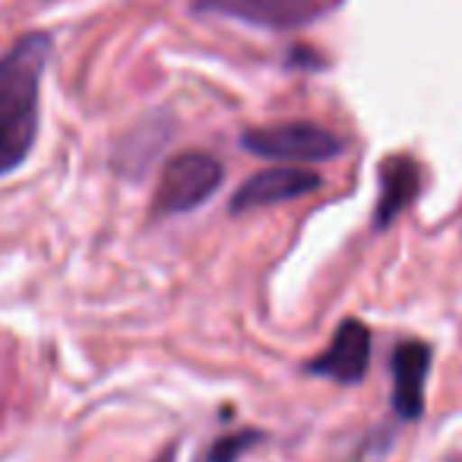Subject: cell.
Segmentation results:
<instances>
[{"label":"cell","mask_w":462,"mask_h":462,"mask_svg":"<svg viewBox=\"0 0 462 462\" xmlns=\"http://www.w3.org/2000/svg\"><path fill=\"white\" fill-rule=\"evenodd\" d=\"M418 187H421V174L409 155H390L380 165V197L377 212H374L377 228H390L409 209L411 199L418 197Z\"/></svg>","instance_id":"obj_8"},{"label":"cell","mask_w":462,"mask_h":462,"mask_svg":"<svg viewBox=\"0 0 462 462\" xmlns=\"http://www.w3.org/2000/svg\"><path fill=\"white\" fill-rule=\"evenodd\" d=\"M159 462H174V447H168L165 453L159 456Z\"/></svg>","instance_id":"obj_10"},{"label":"cell","mask_w":462,"mask_h":462,"mask_svg":"<svg viewBox=\"0 0 462 462\" xmlns=\"http://www.w3.org/2000/svg\"><path fill=\"white\" fill-rule=\"evenodd\" d=\"M251 155L273 162H329L342 155V140L314 121H285L270 127H254L241 136Z\"/></svg>","instance_id":"obj_3"},{"label":"cell","mask_w":462,"mask_h":462,"mask_svg":"<svg viewBox=\"0 0 462 462\" xmlns=\"http://www.w3.org/2000/svg\"><path fill=\"white\" fill-rule=\"evenodd\" d=\"M263 430H254V428H245V430H231V434L218 437L216 443L209 447L206 453V462H238L241 456L251 453L257 443H263Z\"/></svg>","instance_id":"obj_9"},{"label":"cell","mask_w":462,"mask_h":462,"mask_svg":"<svg viewBox=\"0 0 462 462\" xmlns=\"http://www.w3.org/2000/svg\"><path fill=\"white\" fill-rule=\"evenodd\" d=\"M393 409L402 421L424 415V386L430 374V348L424 342H399L393 352Z\"/></svg>","instance_id":"obj_7"},{"label":"cell","mask_w":462,"mask_h":462,"mask_svg":"<svg viewBox=\"0 0 462 462\" xmlns=\"http://www.w3.org/2000/svg\"><path fill=\"white\" fill-rule=\"evenodd\" d=\"M336 4L342 0H193V10L228 16L247 26L289 32V29L310 26L320 16L333 14Z\"/></svg>","instance_id":"obj_4"},{"label":"cell","mask_w":462,"mask_h":462,"mask_svg":"<svg viewBox=\"0 0 462 462\" xmlns=\"http://www.w3.org/2000/svg\"><path fill=\"white\" fill-rule=\"evenodd\" d=\"M371 365V329L358 320H346L329 339L327 352L308 365V374L327 377L339 386H355L365 380Z\"/></svg>","instance_id":"obj_6"},{"label":"cell","mask_w":462,"mask_h":462,"mask_svg":"<svg viewBox=\"0 0 462 462\" xmlns=\"http://www.w3.org/2000/svg\"><path fill=\"white\" fill-rule=\"evenodd\" d=\"M225 180V168L209 152H180L162 168L155 190V216H184L216 197Z\"/></svg>","instance_id":"obj_2"},{"label":"cell","mask_w":462,"mask_h":462,"mask_svg":"<svg viewBox=\"0 0 462 462\" xmlns=\"http://www.w3.org/2000/svg\"><path fill=\"white\" fill-rule=\"evenodd\" d=\"M320 184H323L320 174L308 171V168H298V165L263 168V171L251 174L235 190L231 212H251V209H266V206L291 203V199L304 197V193L320 190Z\"/></svg>","instance_id":"obj_5"},{"label":"cell","mask_w":462,"mask_h":462,"mask_svg":"<svg viewBox=\"0 0 462 462\" xmlns=\"http://www.w3.org/2000/svg\"><path fill=\"white\" fill-rule=\"evenodd\" d=\"M51 58V35L26 32L0 58V178L26 165L39 140L42 77Z\"/></svg>","instance_id":"obj_1"}]
</instances>
